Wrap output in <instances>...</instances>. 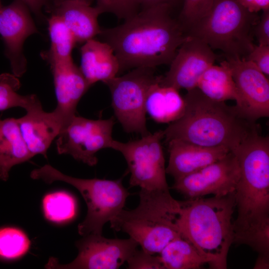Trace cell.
I'll use <instances>...</instances> for the list:
<instances>
[{
    "instance_id": "obj_1",
    "label": "cell",
    "mask_w": 269,
    "mask_h": 269,
    "mask_svg": "<svg viewBox=\"0 0 269 269\" xmlns=\"http://www.w3.org/2000/svg\"><path fill=\"white\" fill-rule=\"evenodd\" d=\"M231 151L240 167L234 192V243L248 245L259 257L269 258V136L253 133Z\"/></svg>"
},
{
    "instance_id": "obj_2",
    "label": "cell",
    "mask_w": 269,
    "mask_h": 269,
    "mask_svg": "<svg viewBox=\"0 0 269 269\" xmlns=\"http://www.w3.org/2000/svg\"><path fill=\"white\" fill-rule=\"evenodd\" d=\"M172 9L166 4L142 9L121 25L101 29L99 35L113 48L120 72L170 64L189 36Z\"/></svg>"
},
{
    "instance_id": "obj_3",
    "label": "cell",
    "mask_w": 269,
    "mask_h": 269,
    "mask_svg": "<svg viewBox=\"0 0 269 269\" xmlns=\"http://www.w3.org/2000/svg\"><path fill=\"white\" fill-rule=\"evenodd\" d=\"M183 98V115L163 131L166 142L181 139L231 151L249 134L260 130L256 121L244 116L236 106L212 100L197 88L187 91Z\"/></svg>"
},
{
    "instance_id": "obj_4",
    "label": "cell",
    "mask_w": 269,
    "mask_h": 269,
    "mask_svg": "<svg viewBox=\"0 0 269 269\" xmlns=\"http://www.w3.org/2000/svg\"><path fill=\"white\" fill-rule=\"evenodd\" d=\"M234 192L179 201L177 222L181 237L210 260L212 269L227 268L228 253L234 239Z\"/></svg>"
},
{
    "instance_id": "obj_5",
    "label": "cell",
    "mask_w": 269,
    "mask_h": 269,
    "mask_svg": "<svg viewBox=\"0 0 269 269\" xmlns=\"http://www.w3.org/2000/svg\"><path fill=\"white\" fill-rule=\"evenodd\" d=\"M138 206L123 209L110 222L111 228L129 235L144 251L159 254L173 240L181 237L178 226L179 201L169 190H140Z\"/></svg>"
},
{
    "instance_id": "obj_6",
    "label": "cell",
    "mask_w": 269,
    "mask_h": 269,
    "mask_svg": "<svg viewBox=\"0 0 269 269\" xmlns=\"http://www.w3.org/2000/svg\"><path fill=\"white\" fill-rule=\"evenodd\" d=\"M259 19L238 0H214L208 13L187 32L225 57L242 58L255 46L254 30Z\"/></svg>"
},
{
    "instance_id": "obj_7",
    "label": "cell",
    "mask_w": 269,
    "mask_h": 269,
    "mask_svg": "<svg viewBox=\"0 0 269 269\" xmlns=\"http://www.w3.org/2000/svg\"><path fill=\"white\" fill-rule=\"evenodd\" d=\"M30 176L49 184L56 181L64 182L78 190L87 207L86 217L78 226V233L83 236L102 235L105 224L124 209L130 195L121 180L76 178L49 164L33 170Z\"/></svg>"
},
{
    "instance_id": "obj_8",
    "label": "cell",
    "mask_w": 269,
    "mask_h": 269,
    "mask_svg": "<svg viewBox=\"0 0 269 269\" xmlns=\"http://www.w3.org/2000/svg\"><path fill=\"white\" fill-rule=\"evenodd\" d=\"M160 77L155 75V68L139 67L105 83L111 94L115 116L127 132L142 136L149 133L146 127L145 102L148 89Z\"/></svg>"
},
{
    "instance_id": "obj_9",
    "label": "cell",
    "mask_w": 269,
    "mask_h": 269,
    "mask_svg": "<svg viewBox=\"0 0 269 269\" xmlns=\"http://www.w3.org/2000/svg\"><path fill=\"white\" fill-rule=\"evenodd\" d=\"M163 131L148 133L139 139L122 142L114 139L111 148L125 157L131 173L130 185L140 190H169L161 143Z\"/></svg>"
},
{
    "instance_id": "obj_10",
    "label": "cell",
    "mask_w": 269,
    "mask_h": 269,
    "mask_svg": "<svg viewBox=\"0 0 269 269\" xmlns=\"http://www.w3.org/2000/svg\"><path fill=\"white\" fill-rule=\"evenodd\" d=\"M114 124L113 118L91 120L74 116L57 136L58 153L70 155L89 166L95 165L98 162L96 153L111 148Z\"/></svg>"
},
{
    "instance_id": "obj_11",
    "label": "cell",
    "mask_w": 269,
    "mask_h": 269,
    "mask_svg": "<svg viewBox=\"0 0 269 269\" xmlns=\"http://www.w3.org/2000/svg\"><path fill=\"white\" fill-rule=\"evenodd\" d=\"M77 257L66 265L58 264L51 258L46 265L50 269H119L137 249L133 239H109L102 235L90 234L76 243Z\"/></svg>"
},
{
    "instance_id": "obj_12",
    "label": "cell",
    "mask_w": 269,
    "mask_h": 269,
    "mask_svg": "<svg viewBox=\"0 0 269 269\" xmlns=\"http://www.w3.org/2000/svg\"><path fill=\"white\" fill-rule=\"evenodd\" d=\"M240 177V167L230 151L219 160L175 180L171 188L186 199L209 194L221 196L234 192Z\"/></svg>"
},
{
    "instance_id": "obj_13",
    "label": "cell",
    "mask_w": 269,
    "mask_h": 269,
    "mask_svg": "<svg viewBox=\"0 0 269 269\" xmlns=\"http://www.w3.org/2000/svg\"><path fill=\"white\" fill-rule=\"evenodd\" d=\"M216 58L213 49L206 42L189 35L178 48L169 70L160 76L159 83L178 90L197 88L200 77L214 64Z\"/></svg>"
},
{
    "instance_id": "obj_14",
    "label": "cell",
    "mask_w": 269,
    "mask_h": 269,
    "mask_svg": "<svg viewBox=\"0 0 269 269\" xmlns=\"http://www.w3.org/2000/svg\"><path fill=\"white\" fill-rule=\"evenodd\" d=\"M29 9L20 0H14L0 9V35L4 44L5 54L16 77H21L26 70L23 43L28 36L38 32Z\"/></svg>"
},
{
    "instance_id": "obj_15",
    "label": "cell",
    "mask_w": 269,
    "mask_h": 269,
    "mask_svg": "<svg viewBox=\"0 0 269 269\" xmlns=\"http://www.w3.org/2000/svg\"><path fill=\"white\" fill-rule=\"evenodd\" d=\"M244 102L242 113L249 119L269 116V82L253 63L244 58L225 57Z\"/></svg>"
},
{
    "instance_id": "obj_16",
    "label": "cell",
    "mask_w": 269,
    "mask_h": 269,
    "mask_svg": "<svg viewBox=\"0 0 269 269\" xmlns=\"http://www.w3.org/2000/svg\"><path fill=\"white\" fill-rule=\"evenodd\" d=\"M57 99L54 111L64 126L75 116L77 106L90 86L73 60L49 64Z\"/></svg>"
},
{
    "instance_id": "obj_17",
    "label": "cell",
    "mask_w": 269,
    "mask_h": 269,
    "mask_svg": "<svg viewBox=\"0 0 269 269\" xmlns=\"http://www.w3.org/2000/svg\"><path fill=\"white\" fill-rule=\"evenodd\" d=\"M167 143L169 157L165 171L175 180L219 160L231 151L224 146L207 147L181 139Z\"/></svg>"
},
{
    "instance_id": "obj_18",
    "label": "cell",
    "mask_w": 269,
    "mask_h": 269,
    "mask_svg": "<svg viewBox=\"0 0 269 269\" xmlns=\"http://www.w3.org/2000/svg\"><path fill=\"white\" fill-rule=\"evenodd\" d=\"M17 121L33 156L41 154L47 157V151L51 143L64 127L61 118L54 111L45 112L41 103L26 111V114Z\"/></svg>"
},
{
    "instance_id": "obj_19",
    "label": "cell",
    "mask_w": 269,
    "mask_h": 269,
    "mask_svg": "<svg viewBox=\"0 0 269 269\" xmlns=\"http://www.w3.org/2000/svg\"><path fill=\"white\" fill-rule=\"evenodd\" d=\"M80 53L79 68L90 87L98 81L105 83L120 73L118 60L107 42L90 39L84 43Z\"/></svg>"
},
{
    "instance_id": "obj_20",
    "label": "cell",
    "mask_w": 269,
    "mask_h": 269,
    "mask_svg": "<svg viewBox=\"0 0 269 269\" xmlns=\"http://www.w3.org/2000/svg\"><path fill=\"white\" fill-rule=\"evenodd\" d=\"M52 13L63 20L76 43H85L101 32L98 17L102 13L97 6L80 1L67 0L54 6Z\"/></svg>"
},
{
    "instance_id": "obj_21",
    "label": "cell",
    "mask_w": 269,
    "mask_h": 269,
    "mask_svg": "<svg viewBox=\"0 0 269 269\" xmlns=\"http://www.w3.org/2000/svg\"><path fill=\"white\" fill-rule=\"evenodd\" d=\"M32 157L22 136L17 119L0 120V179L6 181L13 166Z\"/></svg>"
},
{
    "instance_id": "obj_22",
    "label": "cell",
    "mask_w": 269,
    "mask_h": 269,
    "mask_svg": "<svg viewBox=\"0 0 269 269\" xmlns=\"http://www.w3.org/2000/svg\"><path fill=\"white\" fill-rule=\"evenodd\" d=\"M197 88L212 100L219 102L235 101V106L243 114V98L226 60L220 65L213 64L207 68L200 77Z\"/></svg>"
},
{
    "instance_id": "obj_23",
    "label": "cell",
    "mask_w": 269,
    "mask_h": 269,
    "mask_svg": "<svg viewBox=\"0 0 269 269\" xmlns=\"http://www.w3.org/2000/svg\"><path fill=\"white\" fill-rule=\"evenodd\" d=\"M159 81L153 84L148 90L145 102L146 113L156 122L171 123L183 115L185 101L178 90L161 85Z\"/></svg>"
},
{
    "instance_id": "obj_24",
    "label": "cell",
    "mask_w": 269,
    "mask_h": 269,
    "mask_svg": "<svg viewBox=\"0 0 269 269\" xmlns=\"http://www.w3.org/2000/svg\"><path fill=\"white\" fill-rule=\"evenodd\" d=\"M158 256L164 269H196L210 263L190 242L182 237L170 242Z\"/></svg>"
},
{
    "instance_id": "obj_25",
    "label": "cell",
    "mask_w": 269,
    "mask_h": 269,
    "mask_svg": "<svg viewBox=\"0 0 269 269\" xmlns=\"http://www.w3.org/2000/svg\"><path fill=\"white\" fill-rule=\"evenodd\" d=\"M50 48L42 54L43 58L51 64L72 60V51L76 43L75 38L63 20L52 13L48 19Z\"/></svg>"
},
{
    "instance_id": "obj_26",
    "label": "cell",
    "mask_w": 269,
    "mask_h": 269,
    "mask_svg": "<svg viewBox=\"0 0 269 269\" xmlns=\"http://www.w3.org/2000/svg\"><path fill=\"white\" fill-rule=\"evenodd\" d=\"M42 205L45 218L57 223L72 220L77 212L75 198L68 192L63 191L46 194L42 199Z\"/></svg>"
},
{
    "instance_id": "obj_27",
    "label": "cell",
    "mask_w": 269,
    "mask_h": 269,
    "mask_svg": "<svg viewBox=\"0 0 269 269\" xmlns=\"http://www.w3.org/2000/svg\"><path fill=\"white\" fill-rule=\"evenodd\" d=\"M30 246V241L21 230L13 227L0 228V259H18L25 255Z\"/></svg>"
},
{
    "instance_id": "obj_28",
    "label": "cell",
    "mask_w": 269,
    "mask_h": 269,
    "mask_svg": "<svg viewBox=\"0 0 269 269\" xmlns=\"http://www.w3.org/2000/svg\"><path fill=\"white\" fill-rule=\"evenodd\" d=\"M18 81L10 75H3L0 78V111L13 107H21L26 111L40 103L35 95H21L16 93Z\"/></svg>"
},
{
    "instance_id": "obj_29",
    "label": "cell",
    "mask_w": 269,
    "mask_h": 269,
    "mask_svg": "<svg viewBox=\"0 0 269 269\" xmlns=\"http://www.w3.org/2000/svg\"><path fill=\"white\" fill-rule=\"evenodd\" d=\"M214 0H183L178 18L187 31L209 11Z\"/></svg>"
},
{
    "instance_id": "obj_30",
    "label": "cell",
    "mask_w": 269,
    "mask_h": 269,
    "mask_svg": "<svg viewBox=\"0 0 269 269\" xmlns=\"http://www.w3.org/2000/svg\"><path fill=\"white\" fill-rule=\"evenodd\" d=\"M102 13L109 12L119 19H127L140 10L137 0H96Z\"/></svg>"
},
{
    "instance_id": "obj_31",
    "label": "cell",
    "mask_w": 269,
    "mask_h": 269,
    "mask_svg": "<svg viewBox=\"0 0 269 269\" xmlns=\"http://www.w3.org/2000/svg\"><path fill=\"white\" fill-rule=\"evenodd\" d=\"M129 269H164L159 256L137 249L127 260Z\"/></svg>"
},
{
    "instance_id": "obj_32",
    "label": "cell",
    "mask_w": 269,
    "mask_h": 269,
    "mask_svg": "<svg viewBox=\"0 0 269 269\" xmlns=\"http://www.w3.org/2000/svg\"><path fill=\"white\" fill-rule=\"evenodd\" d=\"M253 63L266 76L269 75V45H258L244 58Z\"/></svg>"
},
{
    "instance_id": "obj_33",
    "label": "cell",
    "mask_w": 269,
    "mask_h": 269,
    "mask_svg": "<svg viewBox=\"0 0 269 269\" xmlns=\"http://www.w3.org/2000/svg\"><path fill=\"white\" fill-rule=\"evenodd\" d=\"M259 45H269V9L263 13L254 30Z\"/></svg>"
},
{
    "instance_id": "obj_34",
    "label": "cell",
    "mask_w": 269,
    "mask_h": 269,
    "mask_svg": "<svg viewBox=\"0 0 269 269\" xmlns=\"http://www.w3.org/2000/svg\"><path fill=\"white\" fill-rule=\"evenodd\" d=\"M249 12L257 13L261 10L269 9V0H238Z\"/></svg>"
},
{
    "instance_id": "obj_35",
    "label": "cell",
    "mask_w": 269,
    "mask_h": 269,
    "mask_svg": "<svg viewBox=\"0 0 269 269\" xmlns=\"http://www.w3.org/2000/svg\"><path fill=\"white\" fill-rule=\"evenodd\" d=\"M181 0H137L140 10L160 4H166L172 8Z\"/></svg>"
},
{
    "instance_id": "obj_36",
    "label": "cell",
    "mask_w": 269,
    "mask_h": 269,
    "mask_svg": "<svg viewBox=\"0 0 269 269\" xmlns=\"http://www.w3.org/2000/svg\"><path fill=\"white\" fill-rule=\"evenodd\" d=\"M36 14H41V11L43 6L47 5L48 0H20Z\"/></svg>"
},
{
    "instance_id": "obj_37",
    "label": "cell",
    "mask_w": 269,
    "mask_h": 269,
    "mask_svg": "<svg viewBox=\"0 0 269 269\" xmlns=\"http://www.w3.org/2000/svg\"><path fill=\"white\" fill-rule=\"evenodd\" d=\"M67 0H77V1L85 2L89 4H91L92 0H52V1L53 2V6H54L59 3H60L62 2L65 1Z\"/></svg>"
},
{
    "instance_id": "obj_38",
    "label": "cell",
    "mask_w": 269,
    "mask_h": 269,
    "mask_svg": "<svg viewBox=\"0 0 269 269\" xmlns=\"http://www.w3.org/2000/svg\"><path fill=\"white\" fill-rule=\"evenodd\" d=\"M2 7L1 3V0H0V9Z\"/></svg>"
}]
</instances>
